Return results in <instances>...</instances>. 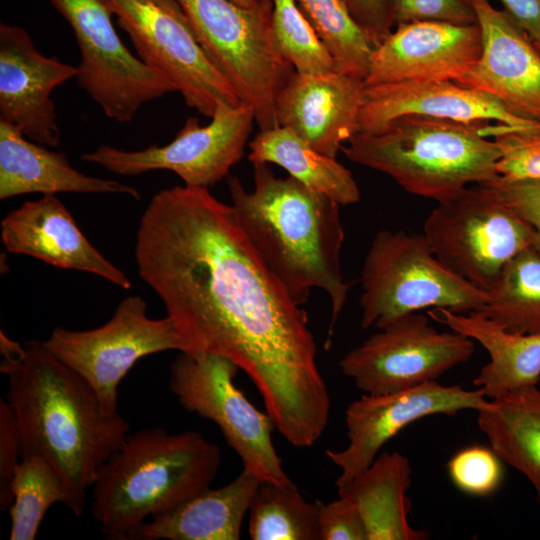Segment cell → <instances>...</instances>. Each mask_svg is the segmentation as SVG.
Here are the masks:
<instances>
[{
    "mask_svg": "<svg viewBox=\"0 0 540 540\" xmlns=\"http://www.w3.org/2000/svg\"><path fill=\"white\" fill-rule=\"evenodd\" d=\"M135 256L193 354L235 363L283 438L313 446L330 397L307 313L253 248L232 206L207 187L160 190L141 217Z\"/></svg>",
    "mask_w": 540,
    "mask_h": 540,
    "instance_id": "obj_1",
    "label": "cell"
},
{
    "mask_svg": "<svg viewBox=\"0 0 540 540\" xmlns=\"http://www.w3.org/2000/svg\"><path fill=\"white\" fill-rule=\"evenodd\" d=\"M0 369L8 377L21 457L48 461L67 486L68 509L81 516L97 471L124 443L129 422L106 411L90 384L44 342L27 341Z\"/></svg>",
    "mask_w": 540,
    "mask_h": 540,
    "instance_id": "obj_2",
    "label": "cell"
},
{
    "mask_svg": "<svg viewBox=\"0 0 540 540\" xmlns=\"http://www.w3.org/2000/svg\"><path fill=\"white\" fill-rule=\"evenodd\" d=\"M253 177L249 192L237 176H227L236 221L297 304L306 303L313 288L327 293L329 345L350 289L341 268V205L291 176H275L266 163L253 164Z\"/></svg>",
    "mask_w": 540,
    "mask_h": 540,
    "instance_id": "obj_3",
    "label": "cell"
},
{
    "mask_svg": "<svg viewBox=\"0 0 540 540\" xmlns=\"http://www.w3.org/2000/svg\"><path fill=\"white\" fill-rule=\"evenodd\" d=\"M221 449L199 432L141 429L99 468L91 486V512L108 539L128 536L211 487L221 465Z\"/></svg>",
    "mask_w": 540,
    "mask_h": 540,
    "instance_id": "obj_4",
    "label": "cell"
},
{
    "mask_svg": "<svg viewBox=\"0 0 540 540\" xmlns=\"http://www.w3.org/2000/svg\"><path fill=\"white\" fill-rule=\"evenodd\" d=\"M489 124L404 115L377 133H356L341 150L350 161L390 176L405 191L438 202L499 176L501 153L488 138Z\"/></svg>",
    "mask_w": 540,
    "mask_h": 540,
    "instance_id": "obj_5",
    "label": "cell"
},
{
    "mask_svg": "<svg viewBox=\"0 0 540 540\" xmlns=\"http://www.w3.org/2000/svg\"><path fill=\"white\" fill-rule=\"evenodd\" d=\"M361 326L377 329L410 313L444 308L479 311L489 294L467 282L434 254L423 234L381 230L363 261Z\"/></svg>",
    "mask_w": 540,
    "mask_h": 540,
    "instance_id": "obj_6",
    "label": "cell"
},
{
    "mask_svg": "<svg viewBox=\"0 0 540 540\" xmlns=\"http://www.w3.org/2000/svg\"><path fill=\"white\" fill-rule=\"evenodd\" d=\"M175 1L211 63L252 106L259 130L279 126L276 97L294 69L272 39V0L252 9L230 0Z\"/></svg>",
    "mask_w": 540,
    "mask_h": 540,
    "instance_id": "obj_7",
    "label": "cell"
},
{
    "mask_svg": "<svg viewBox=\"0 0 540 540\" xmlns=\"http://www.w3.org/2000/svg\"><path fill=\"white\" fill-rule=\"evenodd\" d=\"M422 234L446 267L485 292L513 257L534 247L536 238L531 225L486 184L469 185L438 201Z\"/></svg>",
    "mask_w": 540,
    "mask_h": 540,
    "instance_id": "obj_8",
    "label": "cell"
},
{
    "mask_svg": "<svg viewBox=\"0 0 540 540\" xmlns=\"http://www.w3.org/2000/svg\"><path fill=\"white\" fill-rule=\"evenodd\" d=\"M238 370L222 356L180 352L170 367L169 388L184 409L220 428L243 470L261 482L292 485L272 442L274 424L236 387Z\"/></svg>",
    "mask_w": 540,
    "mask_h": 540,
    "instance_id": "obj_9",
    "label": "cell"
},
{
    "mask_svg": "<svg viewBox=\"0 0 540 540\" xmlns=\"http://www.w3.org/2000/svg\"><path fill=\"white\" fill-rule=\"evenodd\" d=\"M43 342L90 384L108 412H118V387L138 360L168 350L194 353L174 321L150 318L137 295L123 299L104 325L83 331L57 327Z\"/></svg>",
    "mask_w": 540,
    "mask_h": 540,
    "instance_id": "obj_10",
    "label": "cell"
},
{
    "mask_svg": "<svg viewBox=\"0 0 540 540\" xmlns=\"http://www.w3.org/2000/svg\"><path fill=\"white\" fill-rule=\"evenodd\" d=\"M138 58L166 77L185 103L212 118L243 101L211 63L175 0H106Z\"/></svg>",
    "mask_w": 540,
    "mask_h": 540,
    "instance_id": "obj_11",
    "label": "cell"
},
{
    "mask_svg": "<svg viewBox=\"0 0 540 540\" xmlns=\"http://www.w3.org/2000/svg\"><path fill=\"white\" fill-rule=\"evenodd\" d=\"M73 31L80 50L78 85L109 119L127 123L146 103L176 92L123 43L106 0H49Z\"/></svg>",
    "mask_w": 540,
    "mask_h": 540,
    "instance_id": "obj_12",
    "label": "cell"
},
{
    "mask_svg": "<svg viewBox=\"0 0 540 540\" xmlns=\"http://www.w3.org/2000/svg\"><path fill=\"white\" fill-rule=\"evenodd\" d=\"M420 312L398 317L350 350L340 361L344 375L364 394H385L437 381L467 362L475 341L441 332Z\"/></svg>",
    "mask_w": 540,
    "mask_h": 540,
    "instance_id": "obj_13",
    "label": "cell"
},
{
    "mask_svg": "<svg viewBox=\"0 0 540 540\" xmlns=\"http://www.w3.org/2000/svg\"><path fill=\"white\" fill-rule=\"evenodd\" d=\"M255 113L251 105L219 106L211 122L201 126L189 117L166 145L123 150L101 145L81 155L83 161L120 175H139L155 170L177 174L188 186L209 187L229 175L240 161L250 136Z\"/></svg>",
    "mask_w": 540,
    "mask_h": 540,
    "instance_id": "obj_14",
    "label": "cell"
},
{
    "mask_svg": "<svg viewBox=\"0 0 540 540\" xmlns=\"http://www.w3.org/2000/svg\"><path fill=\"white\" fill-rule=\"evenodd\" d=\"M488 399L480 389L428 382L385 394H363L346 409L348 445L327 450V457L340 469L336 486H342L368 467L381 448L413 422L438 414L456 415L463 410H482Z\"/></svg>",
    "mask_w": 540,
    "mask_h": 540,
    "instance_id": "obj_15",
    "label": "cell"
},
{
    "mask_svg": "<svg viewBox=\"0 0 540 540\" xmlns=\"http://www.w3.org/2000/svg\"><path fill=\"white\" fill-rule=\"evenodd\" d=\"M78 73L77 66L42 54L23 27L1 24L0 122L34 142L58 146L61 132L52 93Z\"/></svg>",
    "mask_w": 540,
    "mask_h": 540,
    "instance_id": "obj_16",
    "label": "cell"
},
{
    "mask_svg": "<svg viewBox=\"0 0 540 540\" xmlns=\"http://www.w3.org/2000/svg\"><path fill=\"white\" fill-rule=\"evenodd\" d=\"M481 31L482 51L460 79L464 87L497 99L540 129V49L523 28L490 0H469Z\"/></svg>",
    "mask_w": 540,
    "mask_h": 540,
    "instance_id": "obj_17",
    "label": "cell"
},
{
    "mask_svg": "<svg viewBox=\"0 0 540 540\" xmlns=\"http://www.w3.org/2000/svg\"><path fill=\"white\" fill-rule=\"evenodd\" d=\"M482 51L478 24L417 21L396 25L371 52L366 85L402 81H456Z\"/></svg>",
    "mask_w": 540,
    "mask_h": 540,
    "instance_id": "obj_18",
    "label": "cell"
},
{
    "mask_svg": "<svg viewBox=\"0 0 540 540\" xmlns=\"http://www.w3.org/2000/svg\"><path fill=\"white\" fill-rule=\"evenodd\" d=\"M366 86L364 79L339 72L304 75L294 71L276 97L278 125L336 158L358 132Z\"/></svg>",
    "mask_w": 540,
    "mask_h": 540,
    "instance_id": "obj_19",
    "label": "cell"
},
{
    "mask_svg": "<svg viewBox=\"0 0 540 540\" xmlns=\"http://www.w3.org/2000/svg\"><path fill=\"white\" fill-rule=\"evenodd\" d=\"M404 115L506 124L534 131L538 125L509 112L494 97L454 81H402L367 85L358 132L374 134Z\"/></svg>",
    "mask_w": 540,
    "mask_h": 540,
    "instance_id": "obj_20",
    "label": "cell"
},
{
    "mask_svg": "<svg viewBox=\"0 0 540 540\" xmlns=\"http://www.w3.org/2000/svg\"><path fill=\"white\" fill-rule=\"evenodd\" d=\"M1 239L11 253L62 269L89 272L126 290L132 286L128 276L87 240L54 195L26 201L7 214L1 222Z\"/></svg>",
    "mask_w": 540,
    "mask_h": 540,
    "instance_id": "obj_21",
    "label": "cell"
},
{
    "mask_svg": "<svg viewBox=\"0 0 540 540\" xmlns=\"http://www.w3.org/2000/svg\"><path fill=\"white\" fill-rule=\"evenodd\" d=\"M119 193L140 199L139 191L114 179L88 176L76 170L63 152L26 139L0 122V198L29 193Z\"/></svg>",
    "mask_w": 540,
    "mask_h": 540,
    "instance_id": "obj_22",
    "label": "cell"
},
{
    "mask_svg": "<svg viewBox=\"0 0 540 540\" xmlns=\"http://www.w3.org/2000/svg\"><path fill=\"white\" fill-rule=\"evenodd\" d=\"M260 480L243 470L217 489L201 491L182 504L153 516L127 540H238Z\"/></svg>",
    "mask_w": 540,
    "mask_h": 540,
    "instance_id": "obj_23",
    "label": "cell"
},
{
    "mask_svg": "<svg viewBox=\"0 0 540 540\" xmlns=\"http://www.w3.org/2000/svg\"><path fill=\"white\" fill-rule=\"evenodd\" d=\"M430 319L478 342L489 361L473 380L488 399L537 386L540 381V334H515L477 313L444 308L427 311Z\"/></svg>",
    "mask_w": 540,
    "mask_h": 540,
    "instance_id": "obj_24",
    "label": "cell"
},
{
    "mask_svg": "<svg viewBox=\"0 0 540 540\" xmlns=\"http://www.w3.org/2000/svg\"><path fill=\"white\" fill-rule=\"evenodd\" d=\"M409 459L399 452H382L363 471L337 487L365 523L368 540H426L429 534L408 521L411 485Z\"/></svg>",
    "mask_w": 540,
    "mask_h": 540,
    "instance_id": "obj_25",
    "label": "cell"
},
{
    "mask_svg": "<svg viewBox=\"0 0 540 540\" xmlns=\"http://www.w3.org/2000/svg\"><path fill=\"white\" fill-rule=\"evenodd\" d=\"M477 424L489 447L503 463L531 483L540 506V390L511 391L477 411Z\"/></svg>",
    "mask_w": 540,
    "mask_h": 540,
    "instance_id": "obj_26",
    "label": "cell"
},
{
    "mask_svg": "<svg viewBox=\"0 0 540 540\" xmlns=\"http://www.w3.org/2000/svg\"><path fill=\"white\" fill-rule=\"evenodd\" d=\"M249 148L248 159L252 164H276L289 176L340 205L355 204L361 198L359 186L348 168L336 158L318 152L286 127L259 130Z\"/></svg>",
    "mask_w": 540,
    "mask_h": 540,
    "instance_id": "obj_27",
    "label": "cell"
},
{
    "mask_svg": "<svg viewBox=\"0 0 540 540\" xmlns=\"http://www.w3.org/2000/svg\"><path fill=\"white\" fill-rule=\"evenodd\" d=\"M477 313L515 334H540V254L529 247L503 268Z\"/></svg>",
    "mask_w": 540,
    "mask_h": 540,
    "instance_id": "obj_28",
    "label": "cell"
},
{
    "mask_svg": "<svg viewBox=\"0 0 540 540\" xmlns=\"http://www.w3.org/2000/svg\"><path fill=\"white\" fill-rule=\"evenodd\" d=\"M320 503L308 502L295 484L260 482L249 508L253 540H319Z\"/></svg>",
    "mask_w": 540,
    "mask_h": 540,
    "instance_id": "obj_29",
    "label": "cell"
},
{
    "mask_svg": "<svg viewBox=\"0 0 540 540\" xmlns=\"http://www.w3.org/2000/svg\"><path fill=\"white\" fill-rule=\"evenodd\" d=\"M10 540H33L48 509L62 503L69 507L70 496L56 469L40 457L22 458L12 482Z\"/></svg>",
    "mask_w": 540,
    "mask_h": 540,
    "instance_id": "obj_30",
    "label": "cell"
},
{
    "mask_svg": "<svg viewBox=\"0 0 540 540\" xmlns=\"http://www.w3.org/2000/svg\"><path fill=\"white\" fill-rule=\"evenodd\" d=\"M334 59L337 72L365 79L373 45L342 0H295Z\"/></svg>",
    "mask_w": 540,
    "mask_h": 540,
    "instance_id": "obj_31",
    "label": "cell"
},
{
    "mask_svg": "<svg viewBox=\"0 0 540 540\" xmlns=\"http://www.w3.org/2000/svg\"><path fill=\"white\" fill-rule=\"evenodd\" d=\"M271 34L278 53L304 75L337 72L334 59L295 0H272Z\"/></svg>",
    "mask_w": 540,
    "mask_h": 540,
    "instance_id": "obj_32",
    "label": "cell"
},
{
    "mask_svg": "<svg viewBox=\"0 0 540 540\" xmlns=\"http://www.w3.org/2000/svg\"><path fill=\"white\" fill-rule=\"evenodd\" d=\"M487 133L500 149L499 175L513 180H540V130L523 131L496 123L488 125Z\"/></svg>",
    "mask_w": 540,
    "mask_h": 540,
    "instance_id": "obj_33",
    "label": "cell"
},
{
    "mask_svg": "<svg viewBox=\"0 0 540 540\" xmlns=\"http://www.w3.org/2000/svg\"><path fill=\"white\" fill-rule=\"evenodd\" d=\"M502 463L490 447L473 445L454 454L447 463V471L460 491L485 497L500 486L503 479Z\"/></svg>",
    "mask_w": 540,
    "mask_h": 540,
    "instance_id": "obj_34",
    "label": "cell"
},
{
    "mask_svg": "<svg viewBox=\"0 0 540 540\" xmlns=\"http://www.w3.org/2000/svg\"><path fill=\"white\" fill-rule=\"evenodd\" d=\"M395 26L417 21H442L458 25L477 23L469 0H391Z\"/></svg>",
    "mask_w": 540,
    "mask_h": 540,
    "instance_id": "obj_35",
    "label": "cell"
},
{
    "mask_svg": "<svg viewBox=\"0 0 540 540\" xmlns=\"http://www.w3.org/2000/svg\"><path fill=\"white\" fill-rule=\"evenodd\" d=\"M482 184L488 185L507 206L531 225L536 235L534 248L540 254V180H513L499 175Z\"/></svg>",
    "mask_w": 540,
    "mask_h": 540,
    "instance_id": "obj_36",
    "label": "cell"
},
{
    "mask_svg": "<svg viewBox=\"0 0 540 540\" xmlns=\"http://www.w3.org/2000/svg\"><path fill=\"white\" fill-rule=\"evenodd\" d=\"M319 535L322 540H368L359 510L341 496L333 502L320 504Z\"/></svg>",
    "mask_w": 540,
    "mask_h": 540,
    "instance_id": "obj_37",
    "label": "cell"
},
{
    "mask_svg": "<svg viewBox=\"0 0 540 540\" xmlns=\"http://www.w3.org/2000/svg\"><path fill=\"white\" fill-rule=\"evenodd\" d=\"M21 446L13 411L7 400H0V509L12 502V482L21 461Z\"/></svg>",
    "mask_w": 540,
    "mask_h": 540,
    "instance_id": "obj_38",
    "label": "cell"
},
{
    "mask_svg": "<svg viewBox=\"0 0 540 540\" xmlns=\"http://www.w3.org/2000/svg\"><path fill=\"white\" fill-rule=\"evenodd\" d=\"M373 48L393 29L395 20L391 0H342Z\"/></svg>",
    "mask_w": 540,
    "mask_h": 540,
    "instance_id": "obj_39",
    "label": "cell"
},
{
    "mask_svg": "<svg viewBox=\"0 0 540 540\" xmlns=\"http://www.w3.org/2000/svg\"><path fill=\"white\" fill-rule=\"evenodd\" d=\"M534 43L540 40V0H500Z\"/></svg>",
    "mask_w": 540,
    "mask_h": 540,
    "instance_id": "obj_40",
    "label": "cell"
},
{
    "mask_svg": "<svg viewBox=\"0 0 540 540\" xmlns=\"http://www.w3.org/2000/svg\"><path fill=\"white\" fill-rule=\"evenodd\" d=\"M236 5L243 7V8H257L260 6L263 2V0H230Z\"/></svg>",
    "mask_w": 540,
    "mask_h": 540,
    "instance_id": "obj_41",
    "label": "cell"
},
{
    "mask_svg": "<svg viewBox=\"0 0 540 540\" xmlns=\"http://www.w3.org/2000/svg\"><path fill=\"white\" fill-rule=\"evenodd\" d=\"M535 44L540 49V40L538 42H536Z\"/></svg>",
    "mask_w": 540,
    "mask_h": 540,
    "instance_id": "obj_42",
    "label": "cell"
}]
</instances>
